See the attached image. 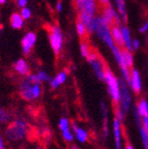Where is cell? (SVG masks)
Instances as JSON below:
<instances>
[{
  "mask_svg": "<svg viewBox=\"0 0 148 149\" xmlns=\"http://www.w3.org/2000/svg\"><path fill=\"white\" fill-rule=\"evenodd\" d=\"M124 149H134V147H133V145L131 144V143H126Z\"/></svg>",
  "mask_w": 148,
  "mask_h": 149,
  "instance_id": "obj_37",
  "label": "cell"
},
{
  "mask_svg": "<svg viewBox=\"0 0 148 149\" xmlns=\"http://www.w3.org/2000/svg\"><path fill=\"white\" fill-rule=\"evenodd\" d=\"M132 94H131L130 86L124 80H120V100L118 107H120L125 113L130 111L132 106Z\"/></svg>",
  "mask_w": 148,
  "mask_h": 149,
  "instance_id": "obj_7",
  "label": "cell"
},
{
  "mask_svg": "<svg viewBox=\"0 0 148 149\" xmlns=\"http://www.w3.org/2000/svg\"><path fill=\"white\" fill-rule=\"evenodd\" d=\"M93 33L100 37L101 40L109 47L110 49H113L116 46L115 42L113 40L111 33V26L103 20L101 16L94 17V22H93Z\"/></svg>",
  "mask_w": 148,
  "mask_h": 149,
  "instance_id": "obj_3",
  "label": "cell"
},
{
  "mask_svg": "<svg viewBox=\"0 0 148 149\" xmlns=\"http://www.w3.org/2000/svg\"><path fill=\"white\" fill-rule=\"evenodd\" d=\"M147 42H148V35H147Z\"/></svg>",
  "mask_w": 148,
  "mask_h": 149,
  "instance_id": "obj_42",
  "label": "cell"
},
{
  "mask_svg": "<svg viewBox=\"0 0 148 149\" xmlns=\"http://www.w3.org/2000/svg\"><path fill=\"white\" fill-rule=\"evenodd\" d=\"M104 82H106L107 84L108 93H109V96L111 97L112 102L118 105L119 100H120V80L116 78L113 72L108 66L106 68Z\"/></svg>",
  "mask_w": 148,
  "mask_h": 149,
  "instance_id": "obj_4",
  "label": "cell"
},
{
  "mask_svg": "<svg viewBox=\"0 0 148 149\" xmlns=\"http://www.w3.org/2000/svg\"><path fill=\"white\" fill-rule=\"evenodd\" d=\"M90 52H91L90 46L87 44V42H86V40H82V42H80V53H81L82 57H84V58H87L88 55L90 54Z\"/></svg>",
  "mask_w": 148,
  "mask_h": 149,
  "instance_id": "obj_27",
  "label": "cell"
},
{
  "mask_svg": "<svg viewBox=\"0 0 148 149\" xmlns=\"http://www.w3.org/2000/svg\"><path fill=\"white\" fill-rule=\"evenodd\" d=\"M70 149H81V148H80V147H79L77 144H72V145H71Z\"/></svg>",
  "mask_w": 148,
  "mask_h": 149,
  "instance_id": "obj_38",
  "label": "cell"
},
{
  "mask_svg": "<svg viewBox=\"0 0 148 149\" xmlns=\"http://www.w3.org/2000/svg\"><path fill=\"white\" fill-rule=\"evenodd\" d=\"M75 6L80 15H89L94 17L97 10L96 0H74Z\"/></svg>",
  "mask_w": 148,
  "mask_h": 149,
  "instance_id": "obj_8",
  "label": "cell"
},
{
  "mask_svg": "<svg viewBox=\"0 0 148 149\" xmlns=\"http://www.w3.org/2000/svg\"><path fill=\"white\" fill-rule=\"evenodd\" d=\"M128 86L133 90V92L136 94H139L142 91V79L140 76V72L136 70L133 68L131 70V80L128 83Z\"/></svg>",
  "mask_w": 148,
  "mask_h": 149,
  "instance_id": "obj_13",
  "label": "cell"
},
{
  "mask_svg": "<svg viewBox=\"0 0 148 149\" xmlns=\"http://www.w3.org/2000/svg\"><path fill=\"white\" fill-rule=\"evenodd\" d=\"M138 126H139V132H140V135H141V140L144 145V148L148 149V132L143 127L142 123L138 124Z\"/></svg>",
  "mask_w": 148,
  "mask_h": 149,
  "instance_id": "obj_28",
  "label": "cell"
},
{
  "mask_svg": "<svg viewBox=\"0 0 148 149\" xmlns=\"http://www.w3.org/2000/svg\"><path fill=\"white\" fill-rule=\"evenodd\" d=\"M121 32H122L123 36V42H124V49L128 50V51H134L133 50V40H132V35H131V30L130 28L127 27L126 25H120Z\"/></svg>",
  "mask_w": 148,
  "mask_h": 149,
  "instance_id": "obj_18",
  "label": "cell"
},
{
  "mask_svg": "<svg viewBox=\"0 0 148 149\" xmlns=\"http://www.w3.org/2000/svg\"><path fill=\"white\" fill-rule=\"evenodd\" d=\"M122 59L123 64L126 65L128 68H133V65H134V56H133L132 52L126 49H122Z\"/></svg>",
  "mask_w": 148,
  "mask_h": 149,
  "instance_id": "obj_21",
  "label": "cell"
},
{
  "mask_svg": "<svg viewBox=\"0 0 148 149\" xmlns=\"http://www.w3.org/2000/svg\"><path fill=\"white\" fill-rule=\"evenodd\" d=\"M5 2H6V0H0V5H3Z\"/></svg>",
  "mask_w": 148,
  "mask_h": 149,
  "instance_id": "obj_39",
  "label": "cell"
},
{
  "mask_svg": "<svg viewBox=\"0 0 148 149\" xmlns=\"http://www.w3.org/2000/svg\"><path fill=\"white\" fill-rule=\"evenodd\" d=\"M116 4L118 14L120 15L121 21L124 24L127 23V13H126V6H125V0H114Z\"/></svg>",
  "mask_w": 148,
  "mask_h": 149,
  "instance_id": "obj_20",
  "label": "cell"
},
{
  "mask_svg": "<svg viewBox=\"0 0 148 149\" xmlns=\"http://www.w3.org/2000/svg\"><path fill=\"white\" fill-rule=\"evenodd\" d=\"M61 137H62L63 141H65L66 143H73L75 141V135L72 128L62 130L61 132Z\"/></svg>",
  "mask_w": 148,
  "mask_h": 149,
  "instance_id": "obj_25",
  "label": "cell"
},
{
  "mask_svg": "<svg viewBox=\"0 0 148 149\" xmlns=\"http://www.w3.org/2000/svg\"><path fill=\"white\" fill-rule=\"evenodd\" d=\"M111 33L116 46H118L121 49H124V42H123V36L120 26L117 25V24H113L111 26Z\"/></svg>",
  "mask_w": 148,
  "mask_h": 149,
  "instance_id": "obj_16",
  "label": "cell"
},
{
  "mask_svg": "<svg viewBox=\"0 0 148 149\" xmlns=\"http://www.w3.org/2000/svg\"><path fill=\"white\" fill-rule=\"evenodd\" d=\"M58 128L60 132L65 130H68V128H72V122L70 121V119L66 118V117H61L58 121Z\"/></svg>",
  "mask_w": 148,
  "mask_h": 149,
  "instance_id": "obj_26",
  "label": "cell"
},
{
  "mask_svg": "<svg viewBox=\"0 0 148 149\" xmlns=\"http://www.w3.org/2000/svg\"><path fill=\"white\" fill-rule=\"evenodd\" d=\"M49 42L52 50L55 53L56 56L60 54L63 48V34L60 27L58 25H50L48 28Z\"/></svg>",
  "mask_w": 148,
  "mask_h": 149,
  "instance_id": "obj_5",
  "label": "cell"
},
{
  "mask_svg": "<svg viewBox=\"0 0 148 149\" xmlns=\"http://www.w3.org/2000/svg\"><path fill=\"white\" fill-rule=\"evenodd\" d=\"M35 42H36V33L35 32L29 31V32H27L24 35L21 40V47L24 55H29L30 54Z\"/></svg>",
  "mask_w": 148,
  "mask_h": 149,
  "instance_id": "obj_12",
  "label": "cell"
},
{
  "mask_svg": "<svg viewBox=\"0 0 148 149\" xmlns=\"http://www.w3.org/2000/svg\"><path fill=\"white\" fill-rule=\"evenodd\" d=\"M101 17L103 18L106 23H108L110 26L113 24H117V25H121V18L120 15L116 12L115 8L112 6L111 4H108L106 6L102 7V13H101Z\"/></svg>",
  "mask_w": 148,
  "mask_h": 149,
  "instance_id": "obj_9",
  "label": "cell"
},
{
  "mask_svg": "<svg viewBox=\"0 0 148 149\" xmlns=\"http://www.w3.org/2000/svg\"><path fill=\"white\" fill-rule=\"evenodd\" d=\"M72 130L74 132V135H75V140H77L79 143H86L89 139V134L88 132L85 130L84 127L79 125L77 122L73 121L72 122Z\"/></svg>",
  "mask_w": 148,
  "mask_h": 149,
  "instance_id": "obj_14",
  "label": "cell"
},
{
  "mask_svg": "<svg viewBox=\"0 0 148 149\" xmlns=\"http://www.w3.org/2000/svg\"><path fill=\"white\" fill-rule=\"evenodd\" d=\"M112 132H113L114 139V147L115 149H123L122 143V121L118 119L117 117H114L112 121Z\"/></svg>",
  "mask_w": 148,
  "mask_h": 149,
  "instance_id": "obj_10",
  "label": "cell"
},
{
  "mask_svg": "<svg viewBox=\"0 0 148 149\" xmlns=\"http://www.w3.org/2000/svg\"><path fill=\"white\" fill-rule=\"evenodd\" d=\"M19 94L25 102H35L43 94L42 84L32 82L28 76L24 77L19 84Z\"/></svg>",
  "mask_w": 148,
  "mask_h": 149,
  "instance_id": "obj_2",
  "label": "cell"
},
{
  "mask_svg": "<svg viewBox=\"0 0 148 149\" xmlns=\"http://www.w3.org/2000/svg\"><path fill=\"white\" fill-rule=\"evenodd\" d=\"M35 149H44V148H43V147H40V146H37Z\"/></svg>",
  "mask_w": 148,
  "mask_h": 149,
  "instance_id": "obj_41",
  "label": "cell"
},
{
  "mask_svg": "<svg viewBox=\"0 0 148 149\" xmlns=\"http://www.w3.org/2000/svg\"><path fill=\"white\" fill-rule=\"evenodd\" d=\"M135 111L141 118V122L143 127L148 132V102L145 98H141L138 100Z\"/></svg>",
  "mask_w": 148,
  "mask_h": 149,
  "instance_id": "obj_11",
  "label": "cell"
},
{
  "mask_svg": "<svg viewBox=\"0 0 148 149\" xmlns=\"http://www.w3.org/2000/svg\"><path fill=\"white\" fill-rule=\"evenodd\" d=\"M0 149H6V144H5V140L3 136L0 134Z\"/></svg>",
  "mask_w": 148,
  "mask_h": 149,
  "instance_id": "obj_34",
  "label": "cell"
},
{
  "mask_svg": "<svg viewBox=\"0 0 148 149\" xmlns=\"http://www.w3.org/2000/svg\"><path fill=\"white\" fill-rule=\"evenodd\" d=\"M101 109H102V114L103 118L105 121V125H104V136L105 137H108L109 136V130H108V122H106V120H108V107L105 104V102H101Z\"/></svg>",
  "mask_w": 148,
  "mask_h": 149,
  "instance_id": "obj_22",
  "label": "cell"
},
{
  "mask_svg": "<svg viewBox=\"0 0 148 149\" xmlns=\"http://www.w3.org/2000/svg\"><path fill=\"white\" fill-rule=\"evenodd\" d=\"M9 23L13 29H21L24 25V19L20 13H14L9 18Z\"/></svg>",
  "mask_w": 148,
  "mask_h": 149,
  "instance_id": "obj_19",
  "label": "cell"
},
{
  "mask_svg": "<svg viewBox=\"0 0 148 149\" xmlns=\"http://www.w3.org/2000/svg\"><path fill=\"white\" fill-rule=\"evenodd\" d=\"M36 74H37V76H38L39 80L42 81V83H45V82H50V80H51V78H50V76H49L48 72H45V70H38Z\"/></svg>",
  "mask_w": 148,
  "mask_h": 149,
  "instance_id": "obj_29",
  "label": "cell"
},
{
  "mask_svg": "<svg viewBox=\"0 0 148 149\" xmlns=\"http://www.w3.org/2000/svg\"><path fill=\"white\" fill-rule=\"evenodd\" d=\"M97 2L100 3L101 6H106V5L110 4V0H96Z\"/></svg>",
  "mask_w": 148,
  "mask_h": 149,
  "instance_id": "obj_36",
  "label": "cell"
},
{
  "mask_svg": "<svg viewBox=\"0 0 148 149\" xmlns=\"http://www.w3.org/2000/svg\"><path fill=\"white\" fill-rule=\"evenodd\" d=\"M147 30H148V20L141 26V27H140V29H139V31L141 33H145Z\"/></svg>",
  "mask_w": 148,
  "mask_h": 149,
  "instance_id": "obj_33",
  "label": "cell"
},
{
  "mask_svg": "<svg viewBox=\"0 0 148 149\" xmlns=\"http://www.w3.org/2000/svg\"><path fill=\"white\" fill-rule=\"evenodd\" d=\"M2 30H3V26H2V25H0V34H1Z\"/></svg>",
  "mask_w": 148,
  "mask_h": 149,
  "instance_id": "obj_40",
  "label": "cell"
},
{
  "mask_svg": "<svg viewBox=\"0 0 148 149\" xmlns=\"http://www.w3.org/2000/svg\"><path fill=\"white\" fill-rule=\"evenodd\" d=\"M27 2H28V0H16L17 6L20 7V8H23V7H25L26 5H27Z\"/></svg>",
  "mask_w": 148,
  "mask_h": 149,
  "instance_id": "obj_31",
  "label": "cell"
},
{
  "mask_svg": "<svg viewBox=\"0 0 148 149\" xmlns=\"http://www.w3.org/2000/svg\"><path fill=\"white\" fill-rule=\"evenodd\" d=\"M66 80H67V72L61 70V72H59L56 74L53 79L50 80V82H49V83H50V87H51L52 89L59 88L62 84H64L65 82H66Z\"/></svg>",
  "mask_w": 148,
  "mask_h": 149,
  "instance_id": "obj_17",
  "label": "cell"
},
{
  "mask_svg": "<svg viewBox=\"0 0 148 149\" xmlns=\"http://www.w3.org/2000/svg\"><path fill=\"white\" fill-rule=\"evenodd\" d=\"M86 59H87L88 63L91 65L95 77L98 80H101V81H105V72H106L107 65L103 61V59L101 58V56L95 51L91 50L90 54L88 55V57Z\"/></svg>",
  "mask_w": 148,
  "mask_h": 149,
  "instance_id": "obj_6",
  "label": "cell"
},
{
  "mask_svg": "<svg viewBox=\"0 0 148 149\" xmlns=\"http://www.w3.org/2000/svg\"><path fill=\"white\" fill-rule=\"evenodd\" d=\"M29 134V126L24 119H15L5 128L4 135L9 142H21L27 138Z\"/></svg>",
  "mask_w": 148,
  "mask_h": 149,
  "instance_id": "obj_1",
  "label": "cell"
},
{
  "mask_svg": "<svg viewBox=\"0 0 148 149\" xmlns=\"http://www.w3.org/2000/svg\"><path fill=\"white\" fill-rule=\"evenodd\" d=\"M76 30H77L78 35L80 37H82V38H84V37L86 36V34L88 33L85 24L82 22V20L80 18H78V20H77V22H76Z\"/></svg>",
  "mask_w": 148,
  "mask_h": 149,
  "instance_id": "obj_23",
  "label": "cell"
},
{
  "mask_svg": "<svg viewBox=\"0 0 148 149\" xmlns=\"http://www.w3.org/2000/svg\"><path fill=\"white\" fill-rule=\"evenodd\" d=\"M55 8H56V10H57L58 13H61V12H62L63 5H62V1H61V0H58L57 2H56Z\"/></svg>",
  "mask_w": 148,
  "mask_h": 149,
  "instance_id": "obj_32",
  "label": "cell"
},
{
  "mask_svg": "<svg viewBox=\"0 0 148 149\" xmlns=\"http://www.w3.org/2000/svg\"><path fill=\"white\" fill-rule=\"evenodd\" d=\"M13 68L17 74L22 77H27L28 74H30V65L28 64V62L24 58L18 59L14 63Z\"/></svg>",
  "mask_w": 148,
  "mask_h": 149,
  "instance_id": "obj_15",
  "label": "cell"
},
{
  "mask_svg": "<svg viewBox=\"0 0 148 149\" xmlns=\"http://www.w3.org/2000/svg\"><path fill=\"white\" fill-rule=\"evenodd\" d=\"M140 48V42L138 40H133V50L137 51V50Z\"/></svg>",
  "mask_w": 148,
  "mask_h": 149,
  "instance_id": "obj_35",
  "label": "cell"
},
{
  "mask_svg": "<svg viewBox=\"0 0 148 149\" xmlns=\"http://www.w3.org/2000/svg\"><path fill=\"white\" fill-rule=\"evenodd\" d=\"M20 14L23 17L24 20H28V19H30V17H31V10H30V8H28L27 6H25V7H23V8H21Z\"/></svg>",
  "mask_w": 148,
  "mask_h": 149,
  "instance_id": "obj_30",
  "label": "cell"
},
{
  "mask_svg": "<svg viewBox=\"0 0 148 149\" xmlns=\"http://www.w3.org/2000/svg\"><path fill=\"white\" fill-rule=\"evenodd\" d=\"M12 114L4 108L0 107V124H6L10 121Z\"/></svg>",
  "mask_w": 148,
  "mask_h": 149,
  "instance_id": "obj_24",
  "label": "cell"
}]
</instances>
